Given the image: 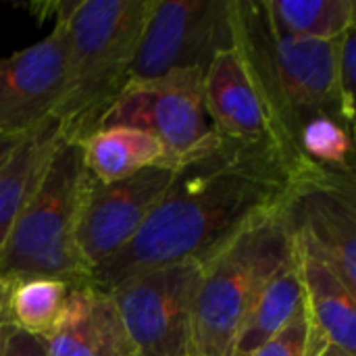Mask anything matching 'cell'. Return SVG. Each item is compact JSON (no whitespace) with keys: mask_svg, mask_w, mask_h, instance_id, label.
Segmentation results:
<instances>
[{"mask_svg":"<svg viewBox=\"0 0 356 356\" xmlns=\"http://www.w3.org/2000/svg\"><path fill=\"white\" fill-rule=\"evenodd\" d=\"M317 169L269 146L217 138L175 169L144 225L125 248L92 271L90 286L108 292L152 269L204 265L246 227L280 211L294 186Z\"/></svg>","mask_w":356,"mask_h":356,"instance_id":"obj_1","label":"cell"},{"mask_svg":"<svg viewBox=\"0 0 356 356\" xmlns=\"http://www.w3.org/2000/svg\"><path fill=\"white\" fill-rule=\"evenodd\" d=\"M150 6L152 0L56 2L69 38V83L54 117L63 138L81 142L98 129L129 81Z\"/></svg>","mask_w":356,"mask_h":356,"instance_id":"obj_2","label":"cell"},{"mask_svg":"<svg viewBox=\"0 0 356 356\" xmlns=\"http://www.w3.org/2000/svg\"><path fill=\"white\" fill-rule=\"evenodd\" d=\"M86 181L79 142L60 138L0 250V280L52 277L90 286L92 271L77 248Z\"/></svg>","mask_w":356,"mask_h":356,"instance_id":"obj_3","label":"cell"},{"mask_svg":"<svg viewBox=\"0 0 356 356\" xmlns=\"http://www.w3.org/2000/svg\"><path fill=\"white\" fill-rule=\"evenodd\" d=\"M294 257L284 207L246 227L202 265L194 313L192 353L232 356L238 327L259 292Z\"/></svg>","mask_w":356,"mask_h":356,"instance_id":"obj_4","label":"cell"},{"mask_svg":"<svg viewBox=\"0 0 356 356\" xmlns=\"http://www.w3.org/2000/svg\"><path fill=\"white\" fill-rule=\"evenodd\" d=\"M204 111L223 140L244 146H269L298 163L305 159L273 100L254 48L242 27L234 0V44L219 50L202 77ZM315 165V163H313Z\"/></svg>","mask_w":356,"mask_h":356,"instance_id":"obj_5","label":"cell"},{"mask_svg":"<svg viewBox=\"0 0 356 356\" xmlns=\"http://www.w3.org/2000/svg\"><path fill=\"white\" fill-rule=\"evenodd\" d=\"M236 6L292 138L309 117L334 115L342 119L336 86L338 40L323 42L282 33L267 23L261 2L236 0Z\"/></svg>","mask_w":356,"mask_h":356,"instance_id":"obj_6","label":"cell"},{"mask_svg":"<svg viewBox=\"0 0 356 356\" xmlns=\"http://www.w3.org/2000/svg\"><path fill=\"white\" fill-rule=\"evenodd\" d=\"M232 44L234 0H152L129 81L207 69L211 58Z\"/></svg>","mask_w":356,"mask_h":356,"instance_id":"obj_7","label":"cell"},{"mask_svg":"<svg viewBox=\"0 0 356 356\" xmlns=\"http://www.w3.org/2000/svg\"><path fill=\"white\" fill-rule=\"evenodd\" d=\"M202 77L204 69H181L156 79L129 81L98 127L125 125L148 131L184 163L219 138L204 111Z\"/></svg>","mask_w":356,"mask_h":356,"instance_id":"obj_8","label":"cell"},{"mask_svg":"<svg viewBox=\"0 0 356 356\" xmlns=\"http://www.w3.org/2000/svg\"><path fill=\"white\" fill-rule=\"evenodd\" d=\"M202 265L181 263L134 275L108 290L138 356H190Z\"/></svg>","mask_w":356,"mask_h":356,"instance_id":"obj_9","label":"cell"},{"mask_svg":"<svg viewBox=\"0 0 356 356\" xmlns=\"http://www.w3.org/2000/svg\"><path fill=\"white\" fill-rule=\"evenodd\" d=\"M294 240L321 257L356 292L355 171L319 167L302 177L284 204Z\"/></svg>","mask_w":356,"mask_h":356,"instance_id":"obj_10","label":"cell"},{"mask_svg":"<svg viewBox=\"0 0 356 356\" xmlns=\"http://www.w3.org/2000/svg\"><path fill=\"white\" fill-rule=\"evenodd\" d=\"M69 83V38L63 19L40 42L0 58V134L25 138L56 117Z\"/></svg>","mask_w":356,"mask_h":356,"instance_id":"obj_11","label":"cell"},{"mask_svg":"<svg viewBox=\"0 0 356 356\" xmlns=\"http://www.w3.org/2000/svg\"><path fill=\"white\" fill-rule=\"evenodd\" d=\"M173 175V167H150L127 179L100 184L88 173L77 221V248L90 271L131 242Z\"/></svg>","mask_w":356,"mask_h":356,"instance_id":"obj_12","label":"cell"},{"mask_svg":"<svg viewBox=\"0 0 356 356\" xmlns=\"http://www.w3.org/2000/svg\"><path fill=\"white\" fill-rule=\"evenodd\" d=\"M294 261L313 327L311 356H321L330 346L356 356V292L298 240H294Z\"/></svg>","mask_w":356,"mask_h":356,"instance_id":"obj_13","label":"cell"},{"mask_svg":"<svg viewBox=\"0 0 356 356\" xmlns=\"http://www.w3.org/2000/svg\"><path fill=\"white\" fill-rule=\"evenodd\" d=\"M48 356H138L106 290L77 286L58 330L46 340Z\"/></svg>","mask_w":356,"mask_h":356,"instance_id":"obj_14","label":"cell"},{"mask_svg":"<svg viewBox=\"0 0 356 356\" xmlns=\"http://www.w3.org/2000/svg\"><path fill=\"white\" fill-rule=\"evenodd\" d=\"M79 146L88 173L100 184H115L150 167L177 169L181 165L161 140L125 125L98 127Z\"/></svg>","mask_w":356,"mask_h":356,"instance_id":"obj_15","label":"cell"},{"mask_svg":"<svg viewBox=\"0 0 356 356\" xmlns=\"http://www.w3.org/2000/svg\"><path fill=\"white\" fill-rule=\"evenodd\" d=\"M56 119L27 134L0 167V250L60 140Z\"/></svg>","mask_w":356,"mask_h":356,"instance_id":"obj_16","label":"cell"},{"mask_svg":"<svg viewBox=\"0 0 356 356\" xmlns=\"http://www.w3.org/2000/svg\"><path fill=\"white\" fill-rule=\"evenodd\" d=\"M300 302L302 284L298 277L296 261L292 257V261L267 282V286L250 305L238 327L232 356H250L257 348H261L267 340H271L286 327Z\"/></svg>","mask_w":356,"mask_h":356,"instance_id":"obj_17","label":"cell"},{"mask_svg":"<svg viewBox=\"0 0 356 356\" xmlns=\"http://www.w3.org/2000/svg\"><path fill=\"white\" fill-rule=\"evenodd\" d=\"M75 288L52 277L8 282L6 323L46 342L65 319Z\"/></svg>","mask_w":356,"mask_h":356,"instance_id":"obj_18","label":"cell"},{"mask_svg":"<svg viewBox=\"0 0 356 356\" xmlns=\"http://www.w3.org/2000/svg\"><path fill=\"white\" fill-rule=\"evenodd\" d=\"M267 23L288 35L336 42L356 23L355 0H265Z\"/></svg>","mask_w":356,"mask_h":356,"instance_id":"obj_19","label":"cell"},{"mask_svg":"<svg viewBox=\"0 0 356 356\" xmlns=\"http://www.w3.org/2000/svg\"><path fill=\"white\" fill-rule=\"evenodd\" d=\"M296 146L305 159L330 169L353 171V129L334 115H315L296 129Z\"/></svg>","mask_w":356,"mask_h":356,"instance_id":"obj_20","label":"cell"},{"mask_svg":"<svg viewBox=\"0 0 356 356\" xmlns=\"http://www.w3.org/2000/svg\"><path fill=\"white\" fill-rule=\"evenodd\" d=\"M313 327L305 307V298L286 327L267 340L261 348H257L250 356H311Z\"/></svg>","mask_w":356,"mask_h":356,"instance_id":"obj_21","label":"cell"},{"mask_svg":"<svg viewBox=\"0 0 356 356\" xmlns=\"http://www.w3.org/2000/svg\"><path fill=\"white\" fill-rule=\"evenodd\" d=\"M355 73H356V23L350 25L336 46V86L340 96L342 121L355 127Z\"/></svg>","mask_w":356,"mask_h":356,"instance_id":"obj_22","label":"cell"},{"mask_svg":"<svg viewBox=\"0 0 356 356\" xmlns=\"http://www.w3.org/2000/svg\"><path fill=\"white\" fill-rule=\"evenodd\" d=\"M0 356H48L46 342L6 323L0 330Z\"/></svg>","mask_w":356,"mask_h":356,"instance_id":"obj_23","label":"cell"},{"mask_svg":"<svg viewBox=\"0 0 356 356\" xmlns=\"http://www.w3.org/2000/svg\"><path fill=\"white\" fill-rule=\"evenodd\" d=\"M23 138H15V136H4L0 134V167L6 163V159L15 152V148L21 144Z\"/></svg>","mask_w":356,"mask_h":356,"instance_id":"obj_24","label":"cell"},{"mask_svg":"<svg viewBox=\"0 0 356 356\" xmlns=\"http://www.w3.org/2000/svg\"><path fill=\"white\" fill-rule=\"evenodd\" d=\"M6 300H8V282L0 280V330L6 321Z\"/></svg>","mask_w":356,"mask_h":356,"instance_id":"obj_25","label":"cell"},{"mask_svg":"<svg viewBox=\"0 0 356 356\" xmlns=\"http://www.w3.org/2000/svg\"><path fill=\"white\" fill-rule=\"evenodd\" d=\"M321 356H350V355H346V353H342V350H338V348L330 346V348H325V353H323Z\"/></svg>","mask_w":356,"mask_h":356,"instance_id":"obj_26","label":"cell"},{"mask_svg":"<svg viewBox=\"0 0 356 356\" xmlns=\"http://www.w3.org/2000/svg\"><path fill=\"white\" fill-rule=\"evenodd\" d=\"M190 356H198V355H190Z\"/></svg>","mask_w":356,"mask_h":356,"instance_id":"obj_27","label":"cell"}]
</instances>
